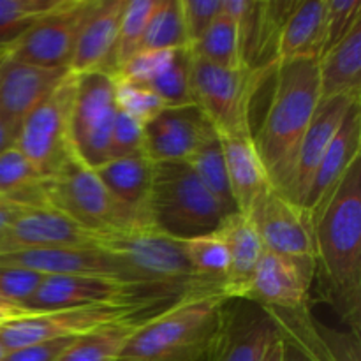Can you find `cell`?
I'll return each mask as SVG.
<instances>
[{
    "label": "cell",
    "instance_id": "cell-1",
    "mask_svg": "<svg viewBox=\"0 0 361 361\" xmlns=\"http://www.w3.org/2000/svg\"><path fill=\"white\" fill-rule=\"evenodd\" d=\"M314 279L319 296L360 335L361 157L349 166L330 203L314 222Z\"/></svg>",
    "mask_w": 361,
    "mask_h": 361
},
{
    "label": "cell",
    "instance_id": "cell-2",
    "mask_svg": "<svg viewBox=\"0 0 361 361\" xmlns=\"http://www.w3.org/2000/svg\"><path fill=\"white\" fill-rule=\"evenodd\" d=\"M95 243L116 261L122 281L145 305H173L187 296L217 295L197 282L182 242L150 222L95 235Z\"/></svg>",
    "mask_w": 361,
    "mask_h": 361
},
{
    "label": "cell",
    "instance_id": "cell-3",
    "mask_svg": "<svg viewBox=\"0 0 361 361\" xmlns=\"http://www.w3.org/2000/svg\"><path fill=\"white\" fill-rule=\"evenodd\" d=\"M275 67L274 95L252 137L271 187L291 200L300 147L319 104V67L312 59L277 62Z\"/></svg>",
    "mask_w": 361,
    "mask_h": 361
},
{
    "label": "cell",
    "instance_id": "cell-4",
    "mask_svg": "<svg viewBox=\"0 0 361 361\" xmlns=\"http://www.w3.org/2000/svg\"><path fill=\"white\" fill-rule=\"evenodd\" d=\"M222 295L187 296L143 323L120 361H204L217 326Z\"/></svg>",
    "mask_w": 361,
    "mask_h": 361
},
{
    "label": "cell",
    "instance_id": "cell-5",
    "mask_svg": "<svg viewBox=\"0 0 361 361\" xmlns=\"http://www.w3.org/2000/svg\"><path fill=\"white\" fill-rule=\"evenodd\" d=\"M148 222L175 240L210 235L228 215L187 162L154 164Z\"/></svg>",
    "mask_w": 361,
    "mask_h": 361
},
{
    "label": "cell",
    "instance_id": "cell-6",
    "mask_svg": "<svg viewBox=\"0 0 361 361\" xmlns=\"http://www.w3.org/2000/svg\"><path fill=\"white\" fill-rule=\"evenodd\" d=\"M46 203L92 235L116 231L145 219L127 210L113 197L97 173L88 168L76 154L46 178ZM148 222V221H147Z\"/></svg>",
    "mask_w": 361,
    "mask_h": 361
},
{
    "label": "cell",
    "instance_id": "cell-7",
    "mask_svg": "<svg viewBox=\"0 0 361 361\" xmlns=\"http://www.w3.org/2000/svg\"><path fill=\"white\" fill-rule=\"evenodd\" d=\"M116 111L111 74L95 71L76 76L69 118L71 145L88 168L97 169L109 161V140Z\"/></svg>",
    "mask_w": 361,
    "mask_h": 361
},
{
    "label": "cell",
    "instance_id": "cell-8",
    "mask_svg": "<svg viewBox=\"0 0 361 361\" xmlns=\"http://www.w3.org/2000/svg\"><path fill=\"white\" fill-rule=\"evenodd\" d=\"M254 71L224 69L190 53V101L204 113L217 134L249 129Z\"/></svg>",
    "mask_w": 361,
    "mask_h": 361
},
{
    "label": "cell",
    "instance_id": "cell-9",
    "mask_svg": "<svg viewBox=\"0 0 361 361\" xmlns=\"http://www.w3.org/2000/svg\"><path fill=\"white\" fill-rule=\"evenodd\" d=\"M74 87L76 76L71 74L25 116L18 130L16 147L46 178L73 154L69 118Z\"/></svg>",
    "mask_w": 361,
    "mask_h": 361
},
{
    "label": "cell",
    "instance_id": "cell-10",
    "mask_svg": "<svg viewBox=\"0 0 361 361\" xmlns=\"http://www.w3.org/2000/svg\"><path fill=\"white\" fill-rule=\"evenodd\" d=\"M94 4L95 0H63L59 9L35 21L14 41L6 56L46 69H69L81 27Z\"/></svg>",
    "mask_w": 361,
    "mask_h": 361
},
{
    "label": "cell",
    "instance_id": "cell-11",
    "mask_svg": "<svg viewBox=\"0 0 361 361\" xmlns=\"http://www.w3.org/2000/svg\"><path fill=\"white\" fill-rule=\"evenodd\" d=\"M155 309L157 305H90L25 314L0 324V342L7 351H13L35 342L80 337L111 321Z\"/></svg>",
    "mask_w": 361,
    "mask_h": 361
},
{
    "label": "cell",
    "instance_id": "cell-12",
    "mask_svg": "<svg viewBox=\"0 0 361 361\" xmlns=\"http://www.w3.org/2000/svg\"><path fill=\"white\" fill-rule=\"evenodd\" d=\"M277 338H282L281 331L263 307L226 300L204 361H263Z\"/></svg>",
    "mask_w": 361,
    "mask_h": 361
},
{
    "label": "cell",
    "instance_id": "cell-13",
    "mask_svg": "<svg viewBox=\"0 0 361 361\" xmlns=\"http://www.w3.org/2000/svg\"><path fill=\"white\" fill-rule=\"evenodd\" d=\"M267 252L314 259L310 214L274 187H268L247 212Z\"/></svg>",
    "mask_w": 361,
    "mask_h": 361
},
{
    "label": "cell",
    "instance_id": "cell-14",
    "mask_svg": "<svg viewBox=\"0 0 361 361\" xmlns=\"http://www.w3.org/2000/svg\"><path fill=\"white\" fill-rule=\"evenodd\" d=\"M90 305H145L136 293L113 277L95 275H46L23 305L27 314L76 309Z\"/></svg>",
    "mask_w": 361,
    "mask_h": 361
},
{
    "label": "cell",
    "instance_id": "cell-15",
    "mask_svg": "<svg viewBox=\"0 0 361 361\" xmlns=\"http://www.w3.org/2000/svg\"><path fill=\"white\" fill-rule=\"evenodd\" d=\"M215 134L217 130L197 106L164 108L143 126L141 154L154 164L187 162V159Z\"/></svg>",
    "mask_w": 361,
    "mask_h": 361
},
{
    "label": "cell",
    "instance_id": "cell-16",
    "mask_svg": "<svg viewBox=\"0 0 361 361\" xmlns=\"http://www.w3.org/2000/svg\"><path fill=\"white\" fill-rule=\"evenodd\" d=\"M312 282V257H293L264 250L243 300L263 309L298 310L309 303Z\"/></svg>",
    "mask_w": 361,
    "mask_h": 361
},
{
    "label": "cell",
    "instance_id": "cell-17",
    "mask_svg": "<svg viewBox=\"0 0 361 361\" xmlns=\"http://www.w3.org/2000/svg\"><path fill=\"white\" fill-rule=\"evenodd\" d=\"M113 76L150 88L166 108L190 101V49H143L127 60Z\"/></svg>",
    "mask_w": 361,
    "mask_h": 361
},
{
    "label": "cell",
    "instance_id": "cell-18",
    "mask_svg": "<svg viewBox=\"0 0 361 361\" xmlns=\"http://www.w3.org/2000/svg\"><path fill=\"white\" fill-rule=\"evenodd\" d=\"M361 101H355L348 109L341 129L337 130L331 140L330 147L324 152L323 159L317 164L310 185L303 197L302 207L305 208L312 219V226L316 219L323 214L326 204L330 203L335 189L341 180L348 173L349 166L361 157Z\"/></svg>",
    "mask_w": 361,
    "mask_h": 361
},
{
    "label": "cell",
    "instance_id": "cell-19",
    "mask_svg": "<svg viewBox=\"0 0 361 361\" xmlns=\"http://www.w3.org/2000/svg\"><path fill=\"white\" fill-rule=\"evenodd\" d=\"M95 243V235L74 224L51 207L25 208L0 235V254L49 247H80Z\"/></svg>",
    "mask_w": 361,
    "mask_h": 361
},
{
    "label": "cell",
    "instance_id": "cell-20",
    "mask_svg": "<svg viewBox=\"0 0 361 361\" xmlns=\"http://www.w3.org/2000/svg\"><path fill=\"white\" fill-rule=\"evenodd\" d=\"M69 76V69H46L6 56L0 62V116L20 130L25 116Z\"/></svg>",
    "mask_w": 361,
    "mask_h": 361
},
{
    "label": "cell",
    "instance_id": "cell-21",
    "mask_svg": "<svg viewBox=\"0 0 361 361\" xmlns=\"http://www.w3.org/2000/svg\"><path fill=\"white\" fill-rule=\"evenodd\" d=\"M0 264L27 268L44 277L46 275H95V277H113L122 281L116 261L97 243L0 254Z\"/></svg>",
    "mask_w": 361,
    "mask_h": 361
},
{
    "label": "cell",
    "instance_id": "cell-22",
    "mask_svg": "<svg viewBox=\"0 0 361 361\" xmlns=\"http://www.w3.org/2000/svg\"><path fill=\"white\" fill-rule=\"evenodd\" d=\"M126 6L127 0H95L74 48L69 63L71 74L108 73Z\"/></svg>",
    "mask_w": 361,
    "mask_h": 361
},
{
    "label": "cell",
    "instance_id": "cell-23",
    "mask_svg": "<svg viewBox=\"0 0 361 361\" xmlns=\"http://www.w3.org/2000/svg\"><path fill=\"white\" fill-rule=\"evenodd\" d=\"M355 101H361V99L341 95V97L319 101V104H317L312 120L309 123V129L303 136L302 147H300L295 180H293L291 201L298 203L300 207H302L303 197H305L310 180L316 173L317 164L323 159L326 148L330 147L337 130L341 129L345 113H348V109L351 108Z\"/></svg>",
    "mask_w": 361,
    "mask_h": 361
},
{
    "label": "cell",
    "instance_id": "cell-24",
    "mask_svg": "<svg viewBox=\"0 0 361 361\" xmlns=\"http://www.w3.org/2000/svg\"><path fill=\"white\" fill-rule=\"evenodd\" d=\"M224 152L226 169L236 210L247 215L254 201L271 185L264 166L257 155L252 130L242 129L236 133L219 134Z\"/></svg>",
    "mask_w": 361,
    "mask_h": 361
},
{
    "label": "cell",
    "instance_id": "cell-25",
    "mask_svg": "<svg viewBox=\"0 0 361 361\" xmlns=\"http://www.w3.org/2000/svg\"><path fill=\"white\" fill-rule=\"evenodd\" d=\"M217 231L224 240L229 257L228 279L222 295L226 300H243L264 254L263 242L250 219L243 214L228 215Z\"/></svg>",
    "mask_w": 361,
    "mask_h": 361
},
{
    "label": "cell",
    "instance_id": "cell-26",
    "mask_svg": "<svg viewBox=\"0 0 361 361\" xmlns=\"http://www.w3.org/2000/svg\"><path fill=\"white\" fill-rule=\"evenodd\" d=\"M326 0L295 2L275 49V63L288 60H319L324 44Z\"/></svg>",
    "mask_w": 361,
    "mask_h": 361
},
{
    "label": "cell",
    "instance_id": "cell-27",
    "mask_svg": "<svg viewBox=\"0 0 361 361\" xmlns=\"http://www.w3.org/2000/svg\"><path fill=\"white\" fill-rule=\"evenodd\" d=\"M94 171L120 204L148 221L147 207L154 178V162L150 159L143 154L109 159Z\"/></svg>",
    "mask_w": 361,
    "mask_h": 361
},
{
    "label": "cell",
    "instance_id": "cell-28",
    "mask_svg": "<svg viewBox=\"0 0 361 361\" xmlns=\"http://www.w3.org/2000/svg\"><path fill=\"white\" fill-rule=\"evenodd\" d=\"M319 101L331 97L361 99V20L348 35L317 60Z\"/></svg>",
    "mask_w": 361,
    "mask_h": 361
},
{
    "label": "cell",
    "instance_id": "cell-29",
    "mask_svg": "<svg viewBox=\"0 0 361 361\" xmlns=\"http://www.w3.org/2000/svg\"><path fill=\"white\" fill-rule=\"evenodd\" d=\"M155 314L147 310L94 328L76 337L59 361H120L130 337L143 326L145 321Z\"/></svg>",
    "mask_w": 361,
    "mask_h": 361
},
{
    "label": "cell",
    "instance_id": "cell-30",
    "mask_svg": "<svg viewBox=\"0 0 361 361\" xmlns=\"http://www.w3.org/2000/svg\"><path fill=\"white\" fill-rule=\"evenodd\" d=\"M44 183L46 176L37 171L18 147L0 154V197L25 208L48 207Z\"/></svg>",
    "mask_w": 361,
    "mask_h": 361
},
{
    "label": "cell",
    "instance_id": "cell-31",
    "mask_svg": "<svg viewBox=\"0 0 361 361\" xmlns=\"http://www.w3.org/2000/svg\"><path fill=\"white\" fill-rule=\"evenodd\" d=\"M180 242L197 282L207 291L222 295L226 279H228L229 257L224 240L219 235V231L196 236V238L180 240Z\"/></svg>",
    "mask_w": 361,
    "mask_h": 361
},
{
    "label": "cell",
    "instance_id": "cell-32",
    "mask_svg": "<svg viewBox=\"0 0 361 361\" xmlns=\"http://www.w3.org/2000/svg\"><path fill=\"white\" fill-rule=\"evenodd\" d=\"M190 53L207 62L224 69H242V42H240V25L228 14L221 13L215 18L200 41L190 46Z\"/></svg>",
    "mask_w": 361,
    "mask_h": 361
},
{
    "label": "cell",
    "instance_id": "cell-33",
    "mask_svg": "<svg viewBox=\"0 0 361 361\" xmlns=\"http://www.w3.org/2000/svg\"><path fill=\"white\" fill-rule=\"evenodd\" d=\"M187 164L192 168V171L196 173V176L200 178V182L203 183L204 189H207L208 192L215 197V201L221 204L222 210L226 212V215L240 214V212L236 210L235 200H233L231 185H229L228 178V169H226L224 152H222L219 134H215L210 140L204 141V143L187 159Z\"/></svg>",
    "mask_w": 361,
    "mask_h": 361
},
{
    "label": "cell",
    "instance_id": "cell-34",
    "mask_svg": "<svg viewBox=\"0 0 361 361\" xmlns=\"http://www.w3.org/2000/svg\"><path fill=\"white\" fill-rule=\"evenodd\" d=\"M189 48L182 0H157L147 25L141 49H182Z\"/></svg>",
    "mask_w": 361,
    "mask_h": 361
},
{
    "label": "cell",
    "instance_id": "cell-35",
    "mask_svg": "<svg viewBox=\"0 0 361 361\" xmlns=\"http://www.w3.org/2000/svg\"><path fill=\"white\" fill-rule=\"evenodd\" d=\"M155 6H157V0H127L108 74L113 76L127 60L133 59L140 51L145 32H147V25L150 21Z\"/></svg>",
    "mask_w": 361,
    "mask_h": 361
},
{
    "label": "cell",
    "instance_id": "cell-36",
    "mask_svg": "<svg viewBox=\"0 0 361 361\" xmlns=\"http://www.w3.org/2000/svg\"><path fill=\"white\" fill-rule=\"evenodd\" d=\"M62 4L63 0H0V51L6 55L9 46L35 21Z\"/></svg>",
    "mask_w": 361,
    "mask_h": 361
},
{
    "label": "cell",
    "instance_id": "cell-37",
    "mask_svg": "<svg viewBox=\"0 0 361 361\" xmlns=\"http://www.w3.org/2000/svg\"><path fill=\"white\" fill-rule=\"evenodd\" d=\"M113 80H115V97L118 109L129 113L143 123L166 108L164 102L145 85L116 76H113Z\"/></svg>",
    "mask_w": 361,
    "mask_h": 361
},
{
    "label": "cell",
    "instance_id": "cell-38",
    "mask_svg": "<svg viewBox=\"0 0 361 361\" xmlns=\"http://www.w3.org/2000/svg\"><path fill=\"white\" fill-rule=\"evenodd\" d=\"M361 20L360 0H326V18H324V44L323 59L330 49H334L351 28Z\"/></svg>",
    "mask_w": 361,
    "mask_h": 361
},
{
    "label": "cell",
    "instance_id": "cell-39",
    "mask_svg": "<svg viewBox=\"0 0 361 361\" xmlns=\"http://www.w3.org/2000/svg\"><path fill=\"white\" fill-rule=\"evenodd\" d=\"M143 126L141 120L118 109L113 123L111 140H109V159L127 157L141 154L143 147Z\"/></svg>",
    "mask_w": 361,
    "mask_h": 361
},
{
    "label": "cell",
    "instance_id": "cell-40",
    "mask_svg": "<svg viewBox=\"0 0 361 361\" xmlns=\"http://www.w3.org/2000/svg\"><path fill=\"white\" fill-rule=\"evenodd\" d=\"M44 275L27 268L0 264V296L23 307L30 300Z\"/></svg>",
    "mask_w": 361,
    "mask_h": 361
},
{
    "label": "cell",
    "instance_id": "cell-41",
    "mask_svg": "<svg viewBox=\"0 0 361 361\" xmlns=\"http://www.w3.org/2000/svg\"><path fill=\"white\" fill-rule=\"evenodd\" d=\"M222 0H182L183 21H185L189 48L208 30L215 18L219 16Z\"/></svg>",
    "mask_w": 361,
    "mask_h": 361
},
{
    "label": "cell",
    "instance_id": "cell-42",
    "mask_svg": "<svg viewBox=\"0 0 361 361\" xmlns=\"http://www.w3.org/2000/svg\"><path fill=\"white\" fill-rule=\"evenodd\" d=\"M316 330L331 361H360V335L342 334L316 323Z\"/></svg>",
    "mask_w": 361,
    "mask_h": 361
},
{
    "label": "cell",
    "instance_id": "cell-43",
    "mask_svg": "<svg viewBox=\"0 0 361 361\" xmlns=\"http://www.w3.org/2000/svg\"><path fill=\"white\" fill-rule=\"evenodd\" d=\"M76 337L55 338V341L35 342L25 348L7 351L2 361H59L60 356L71 348Z\"/></svg>",
    "mask_w": 361,
    "mask_h": 361
},
{
    "label": "cell",
    "instance_id": "cell-44",
    "mask_svg": "<svg viewBox=\"0 0 361 361\" xmlns=\"http://www.w3.org/2000/svg\"><path fill=\"white\" fill-rule=\"evenodd\" d=\"M16 137H18L16 127H13L7 120H4L2 116H0V154L9 150L11 147H16Z\"/></svg>",
    "mask_w": 361,
    "mask_h": 361
},
{
    "label": "cell",
    "instance_id": "cell-45",
    "mask_svg": "<svg viewBox=\"0 0 361 361\" xmlns=\"http://www.w3.org/2000/svg\"><path fill=\"white\" fill-rule=\"evenodd\" d=\"M25 314L27 312L23 310V307L16 305V303H13L11 300L0 296V324L7 323V321L18 319V317L25 316Z\"/></svg>",
    "mask_w": 361,
    "mask_h": 361
},
{
    "label": "cell",
    "instance_id": "cell-46",
    "mask_svg": "<svg viewBox=\"0 0 361 361\" xmlns=\"http://www.w3.org/2000/svg\"><path fill=\"white\" fill-rule=\"evenodd\" d=\"M263 361H284V341L277 338L274 344L270 345L268 353L264 355Z\"/></svg>",
    "mask_w": 361,
    "mask_h": 361
},
{
    "label": "cell",
    "instance_id": "cell-47",
    "mask_svg": "<svg viewBox=\"0 0 361 361\" xmlns=\"http://www.w3.org/2000/svg\"><path fill=\"white\" fill-rule=\"evenodd\" d=\"M284 361H310V360L307 358L300 349H296L295 345L284 342Z\"/></svg>",
    "mask_w": 361,
    "mask_h": 361
},
{
    "label": "cell",
    "instance_id": "cell-48",
    "mask_svg": "<svg viewBox=\"0 0 361 361\" xmlns=\"http://www.w3.org/2000/svg\"><path fill=\"white\" fill-rule=\"evenodd\" d=\"M6 355H7V349L4 348V344H2V342H0V361L4 360V356H6Z\"/></svg>",
    "mask_w": 361,
    "mask_h": 361
},
{
    "label": "cell",
    "instance_id": "cell-49",
    "mask_svg": "<svg viewBox=\"0 0 361 361\" xmlns=\"http://www.w3.org/2000/svg\"><path fill=\"white\" fill-rule=\"evenodd\" d=\"M4 59H6V55H4V53L2 51H0V62H2V60Z\"/></svg>",
    "mask_w": 361,
    "mask_h": 361
}]
</instances>
